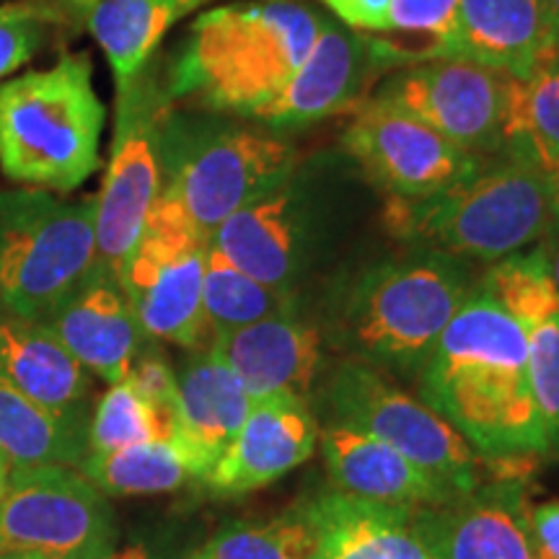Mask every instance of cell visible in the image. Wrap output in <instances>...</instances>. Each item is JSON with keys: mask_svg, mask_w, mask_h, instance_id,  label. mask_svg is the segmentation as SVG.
I'll list each match as a JSON object with an SVG mask.
<instances>
[{"mask_svg": "<svg viewBox=\"0 0 559 559\" xmlns=\"http://www.w3.org/2000/svg\"><path fill=\"white\" fill-rule=\"evenodd\" d=\"M419 379L425 404L485 459L551 449L531 389L526 332L481 290L461 304Z\"/></svg>", "mask_w": 559, "mask_h": 559, "instance_id": "1", "label": "cell"}, {"mask_svg": "<svg viewBox=\"0 0 559 559\" xmlns=\"http://www.w3.org/2000/svg\"><path fill=\"white\" fill-rule=\"evenodd\" d=\"M309 0H241L205 11L164 62L177 104L257 120L288 86L319 37Z\"/></svg>", "mask_w": 559, "mask_h": 559, "instance_id": "2", "label": "cell"}, {"mask_svg": "<svg viewBox=\"0 0 559 559\" xmlns=\"http://www.w3.org/2000/svg\"><path fill=\"white\" fill-rule=\"evenodd\" d=\"M469 296V272L456 257L412 249L347 280L334 304V340L373 368L419 370Z\"/></svg>", "mask_w": 559, "mask_h": 559, "instance_id": "3", "label": "cell"}, {"mask_svg": "<svg viewBox=\"0 0 559 559\" xmlns=\"http://www.w3.org/2000/svg\"><path fill=\"white\" fill-rule=\"evenodd\" d=\"M383 226L415 249L498 262L555 228L547 174L502 156L423 200L389 198Z\"/></svg>", "mask_w": 559, "mask_h": 559, "instance_id": "4", "label": "cell"}, {"mask_svg": "<svg viewBox=\"0 0 559 559\" xmlns=\"http://www.w3.org/2000/svg\"><path fill=\"white\" fill-rule=\"evenodd\" d=\"M174 107L160 138V192L210 241L218 226L296 171L298 148L260 122Z\"/></svg>", "mask_w": 559, "mask_h": 559, "instance_id": "5", "label": "cell"}, {"mask_svg": "<svg viewBox=\"0 0 559 559\" xmlns=\"http://www.w3.org/2000/svg\"><path fill=\"white\" fill-rule=\"evenodd\" d=\"M104 117L86 52L0 83V169L24 185L75 190L99 166Z\"/></svg>", "mask_w": 559, "mask_h": 559, "instance_id": "6", "label": "cell"}, {"mask_svg": "<svg viewBox=\"0 0 559 559\" xmlns=\"http://www.w3.org/2000/svg\"><path fill=\"white\" fill-rule=\"evenodd\" d=\"M96 194L0 190V321L41 324L96 267Z\"/></svg>", "mask_w": 559, "mask_h": 559, "instance_id": "7", "label": "cell"}, {"mask_svg": "<svg viewBox=\"0 0 559 559\" xmlns=\"http://www.w3.org/2000/svg\"><path fill=\"white\" fill-rule=\"evenodd\" d=\"M174 107L164 62L156 58L117 83L115 138L96 194V257L115 275L135 249L160 192V138Z\"/></svg>", "mask_w": 559, "mask_h": 559, "instance_id": "8", "label": "cell"}, {"mask_svg": "<svg viewBox=\"0 0 559 559\" xmlns=\"http://www.w3.org/2000/svg\"><path fill=\"white\" fill-rule=\"evenodd\" d=\"M207 247L179 202L158 192L143 234L117 275L148 337L192 353L213 345L215 332L202 309Z\"/></svg>", "mask_w": 559, "mask_h": 559, "instance_id": "9", "label": "cell"}, {"mask_svg": "<svg viewBox=\"0 0 559 559\" xmlns=\"http://www.w3.org/2000/svg\"><path fill=\"white\" fill-rule=\"evenodd\" d=\"M324 404L332 423L353 425L394 445L453 498L481 485L479 453L464 436L430 404L391 383L379 368L360 360L342 362L326 381Z\"/></svg>", "mask_w": 559, "mask_h": 559, "instance_id": "10", "label": "cell"}, {"mask_svg": "<svg viewBox=\"0 0 559 559\" xmlns=\"http://www.w3.org/2000/svg\"><path fill=\"white\" fill-rule=\"evenodd\" d=\"M115 539V513L86 474L60 464L11 466L0 498V551L104 559Z\"/></svg>", "mask_w": 559, "mask_h": 559, "instance_id": "11", "label": "cell"}, {"mask_svg": "<svg viewBox=\"0 0 559 559\" xmlns=\"http://www.w3.org/2000/svg\"><path fill=\"white\" fill-rule=\"evenodd\" d=\"M510 75L464 58L417 62L383 75L370 99L415 117L477 158L502 153Z\"/></svg>", "mask_w": 559, "mask_h": 559, "instance_id": "12", "label": "cell"}, {"mask_svg": "<svg viewBox=\"0 0 559 559\" xmlns=\"http://www.w3.org/2000/svg\"><path fill=\"white\" fill-rule=\"evenodd\" d=\"M342 148L370 185L396 200H423L449 190L485 160L379 99H368L355 111Z\"/></svg>", "mask_w": 559, "mask_h": 559, "instance_id": "13", "label": "cell"}, {"mask_svg": "<svg viewBox=\"0 0 559 559\" xmlns=\"http://www.w3.org/2000/svg\"><path fill=\"white\" fill-rule=\"evenodd\" d=\"M391 70L396 66L381 37H368L324 16L309 58L257 120L288 135L347 111L355 115L370 99L373 83Z\"/></svg>", "mask_w": 559, "mask_h": 559, "instance_id": "14", "label": "cell"}, {"mask_svg": "<svg viewBox=\"0 0 559 559\" xmlns=\"http://www.w3.org/2000/svg\"><path fill=\"white\" fill-rule=\"evenodd\" d=\"M317 241V198L309 171L296 166L283 185L249 202L210 236V247L270 288L296 293Z\"/></svg>", "mask_w": 559, "mask_h": 559, "instance_id": "15", "label": "cell"}, {"mask_svg": "<svg viewBox=\"0 0 559 559\" xmlns=\"http://www.w3.org/2000/svg\"><path fill=\"white\" fill-rule=\"evenodd\" d=\"M415 519L438 559H534L531 502L521 479L481 481Z\"/></svg>", "mask_w": 559, "mask_h": 559, "instance_id": "16", "label": "cell"}, {"mask_svg": "<svg viewBox=\"0 0 559 559\" xmlns=\"http://www.w3.org/2000/svg\"><path fill=\"white\" fill-rule=\"evenodd\" d=\"M317 440V419L306 400L298 396L254 400L239 432L202 481L221 498L254 492L306 464L313 456Z\"/></svg>", "mask_w": 559, "mask_h": 559, "instance_id": "17", "label": "cell"}, {"mask_svg": "<svg viewBox=\"0 0 559 559\" xmlns=\"http://www.w3.org/2000/svg\"><path fill=\"white\" fill-rule=\"evenodd\" d=\"M41 326L50 330L83 368L109 383L128 379L148 340L120 277L102 262H96L81 288L60 304L50 319L41 321Z\"/></svg>", "mask_w": 559, "mask_h": 559, "instance_id": "18", "label": "cell"}, {"mask_svg": "<svg viewBox=\"0 0 559 559\" xmlns=\"http://www.w3.org/2000/svg\"><path fill=\"white\" fill-rule=\"evenodd\" d=\"M210 349L239 373L251 400H309L324 366L321 332L298 317L264 319L241 330L221 332Z\"/></svg>", "mask_w": 559, "mask_h": 559, "instance_id": "19", "label": "cell"}, {"mask_svg": "<svg viewBox=\"0 0 559 559\" xmlns=\"http://www.w3.org/2000/svg\"><path fill=\"white\" fill-rule=\"evenodd\" d=\"M321 456L337 492L391 508H436L453 495L394 445L353 425L330 423L319 432Z\"/></svg>", "mask_w": 559, "mask_h": 559, "instance_id": "20", "label": "cell"}, {"mask_svg": "<svg viewBox=\"0 0 559 559\" xmlns=\"http://www.w3.org/2000/svg\"><path fill=\"white\" fill-rule=\"evenodd\" d=\"M317 547L311 559H438L415 510L334 492L306 502Z\"/></svg>", "mask_w": 559, "mask_h": 559, "instance_id": "21", "label": "cell"}, {"mask_svg": "<svg viewBox=\"0 0 559 559\" xmlns=\"http://www.w3.org/2000/svg\"><path fill=\"white\" fill-rule=\"evenodd\" d=\"M555 55L547 0H459L449 58L523 79Z\"/></svg>", "mask_w": 559, "mask_h": 559, "instance_id": "22", "label": "cell"}, {"mask_svg": "<svg viewBox=\"0 0 559 559\" xmlns=\"http://www.w3.org/2000/svg\"><path fill=\"white\" fill-rule=\"evenodd\" d=\"M177 381L179 409L174 440L185 445L202 479L239 432L254 400L239 373L213 349L192 353Z\"/></svg>", "mask_w": 559, "mask_h": 559, "instance_id": "23", "label": "cell"}, {"mask_svg": "<svg viewBox=\"0 0 559 559\" xmlns=\"http://www.w3.org/2000/svg\"><path fill=\"white\" fill-rule=\"evenodd\" d=\"M0 376L58 415H86V368L41 324L0 321Z\"/></svg>", "mask_w": 559, "mask_h": 559, "instance_id": "24", "label": "cell"}, {"mask_svg": "<svg viewBox=\"0 0 559 559\" xmlns=\"http://www.w3.org/2000/svg\"><path fill=\"white\" fill-rule=\"evenodd\" d=\"M0 451L11 466H81L88 456L86 415H58L0 376Z\"/></svg>", "mask_w": 559, "mask_h": 559, "instance_id": "25", "label": "cell"}, {"mask_svg": "<svg viewBox=\"0 0 559 559\" xmlns=\"http://www.w3.org/2000/svg\"><path fill=\"white\" fill-rule=\"evenodd\" d=\"M502 158L559 171V58L542 60L523 79L510 75Z\"/></svg>", "mask_w": 559, "mask_h": 559, "instance_id": "26", "label": "cell"}, {"mask_svg": "<svg viewBox=\"0 0 559 559\" xmlns=\"http://www.w3.org/2000/svg\"><path fill=\"white\" fill-rule=\"evenodd\" d=\"M205 3L210 0H99L86 21L120 83L153 58L179 19Z\"/></svg>", "mask_w": 559, "mask_h": 559, "instance_id": "27", "label": "cell"}, {"mask_svg": "<svg viewBox=\"0 0 559 559\" xmlns=\"http://www.w3.org/2000/svg\"><path fill=\"white\" fill-rule=\"evenodd\" d=\"M81 469L104 495L174 492L200 469L179 440H148L107 453H88Z\"/></svg>", "mask_w": 559, "mask_h": 559, "instance_id": "28", "label": "cell"}, {"mask_svg": "<svg viewBox=\"0 0 559 559\" xmlns=\"http://www.w3.org/2000/svg\"><path fill=\"white\" fill-rule=\"evenodd\" d=\"M202 309L215 334L234 332L264 319L298 317L296 293L270 288L207 247L202 272Z\"/></svg>", "mask_w": 559, "mask_h": 559, "instance_id": "29", "label": "cell"}, {"mask_svg": "<svg viewBox=\"0 0 559 559\" xmlns=\"http://www.w3.org/2000/svg\"><path fill=\"white\" fill-rule=\"evenodd\" d=\"M317 534L309 508L298 506L262 523H230L198 551L200 559H311Z\"/></svg>", "mask_w": 559, "mask_h": 559, "instance_id": "30", "label": "cell"}, {"mask_svg": "<svg viewBox=\"0 0 559 559\" xmlns=\"http://www.w3.org/2000/svg\"><path fill=\"white\" fill-rule=\"evenodd\" d=\"M177 436V415L156 407L124 379L96 404L88 423V453H107L124 445L171 440Z\"/></svg>", "mask_w": 559, "mask_h": 559, "instance_id": "31", "label": "cell"}, {"mask_svg": "<svg viewBox=\"0 0 559 559\" xmlns=\"http://www.w3.org/2000/svg\"><path fill=\"white\" fill-rule=\"evenodd\" d=\"M479 290L521 326L559 313V290L544 249L515 251L492 262L481 277Z\"/></svg>", "mask_w": 559, "mask_h": 559, "instance_id": "32", "label": "cell"}, {"mask_svg": "<svg viewBox=\"0 0 559 559\" xmlns=\"http://www.w3.org/2000/svg\"><path fill=\"white\" fill-rule=\"evenodd\" d=\"M528 345V376L549 445L559 443V313L521 326Z\"/></svg>", "mask_w": 559, "mask_h": 559, "instance_id": "33", "label": "cell"}, {"mask_svg": "<svg viewBox=\"0 0 559 559\" xmlns=\"http://www.w3.org/2000/svg\"><path fill=\"white\" fill-rule=\"evenodd\" d=\"M459 0H391L389 32L402 37H419L423 62L451 55L456 34Z\"/></svg>", "mask_w": 559, "mask_h": 559, "instance_id": "34", "label": "cell"}, {"mask_svg": "<svg viewBox=\"0 0 559 559\" xmlns=\"http://www.w3.org/2000/svg\"><path fill=\"white\" fill-rule=\"evenodd\" d=\"M60 13L47 3H11L0 11V79L34 58L45 41V29Z\"/></svg>", "mask_w": 559, "mask_h": 559, "instance_id": "35", "label": "cell"}, {"mask_svg": "<svg viewBox=\"0 0 559 559\" xmlns=\"http://www.w3.org/2000/svg\"><path fill=\"white\" fill-rule=\"evenodd\" d=\"M128 381L135 386L145 400L156 404V407L177 415L179 409V381L169 362L158 349L143 347L132 362Z\"/></svg>", "mask_w": 559, "mask_h": 559, "instance_id": "36", "label": "cell"}, {"mask_svg": "<svg viewBox=\"0 0 559 559\" xmlns=\"http://www.w3.org/2000/svg\"><path fill=\"white\" fill-rule=\"evenodd\" d=\"M337 21L355 32H389L391 0H321Z\"/></svg>", "mask_w": 559, "mask_h": 559, "instance_id": "37", "label": "cell"}, {"mask_svg": "<svg viewBox=\"0 0 559 559\" xmlns=\"http://www.w3.org/2000/svg\"><path fill=\"white\" fill-rule=\"evenodd\" d=\"M531 544L534 559H559V500L531 508Z\"/></svg>", "mask_w": 559, "mask_h": 559, "instance_id": "38", "label": "cell"}, {"mask_svg": "<svg viewBox=\"0 0 559 559\" xmlns=\"http://www.w3.org/2000/svg\"><path fill=\"white\" fill-rule=\"evenodd\" d=\"M549 234H551V239H549L547 247H544V254H547L551 275H555V283H557V290H559V228H551Z\"/></svg>", "mask_w": 559, "mask_h": 559, "instance_id": "39", "label": "cell"}, {"mask_svg": "<svg viewBox=\"0 0 559 559\" xmlns=\"http://www.w3.org/2000/svg\"><path fill=\"white\" fill-rule=\"evenodd\" d=\"M549 24H551V41H555V55L559 58V0H547Z\"/></svg>", "mask_w": 559, "mask_h": 559, "instance_id": "40", "label": "cell"}, {"mask_svg": "<svg viewBox=\"0 0 559 559\" xmlns=\"http://www.w3.org/2000/svg\"><path fill=\"white\" fill-rule=\"evenodd\" d=\"M549 181V198H551V213H555V228H559V171L547 174Z\"/></svg>", "mask_w": 559, "mask_h": 559, "instance_id": "41", "label": "cell"}, {"mask_svg": "<svg viewBox=\"0 0 559 559\" xmlns=\"http://www.w3.org/2000/svg\"><path fill=\"white\" fill-rule=\"evenodd\" d=\"M104 559H153V557L143 547H128L122 551H111V555Z\"/></svg>", "mask_w": 559, "mask_h": 559, "instance_id": "42", "label": "cell"}, {"mask_svg": "<svg viewBox=\"0 0 559 559\" xmlns=\"http://www.w3.org/2000/svg\"><path fill=\"white\" fill-rule=\"evenodd\" d=\"M62 3H68L70 9H73L75 13H81L83 19H88L91 11H94L96 5H99V0H62Z\"/></svg>", "mask_w": 559, "mask_h": 559, "instance_id": "43", "label": "cell"}, {"mask_svg": "<svg viewBox=\"0 0 559 559\" xmlns=\"http://www.w3.org/2000/svg\"><path fill=\"white\" fill-rule=\"evenodd\" d=\"M9 474H11V461L5 459L3 451H0V498H3V492H5V481H9Z\"/></svg>", "mask_w": 559, "mask_h": 559, "instance_id": "44", "label": "cell"}, {"mask_svg": "<svg viewBox=\"0 0 559 559\" xmlns=\"http://www.w3.org/2000/svg\"><path fill=\"white\" fill-rule=\"evenodd\" d=\"M0 559H47V557L34 555V551H0Z\"/></svg>", "mask_w": 559, "mask_h": 559, "instance_id": "45", "label": "cell"}, {"mask_svg": "<svg viewBox=\"0 0 559 559\" xmlns=\"http://www.w3.org/2000/svg\"><path fill=\"white\" fill-rule=\"evenodd\" d=\"M192 559H200V557H198V555H194V557H192Z\"/></svg>", "mask_w": 559, "mask_h": 559, "instance_id": "46", "label": "cell"}]
</instances>
